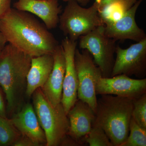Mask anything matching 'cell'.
<instances>
[{"instance_id":"cell-1","label":"cell","mask_w":146,"mask_h":146,"mask_svg":"<svg viewBox=\"0 0 146 146\" xmlns=\"http://www.w3.org/2000/svg\"><path fill=\"white\" fill-rule=\"evenodd\" d=\"M31 14L11 8L0 19V31L7 43L32 57L52 54L58 42Z\"/></svg>"},{"instance_id":"cell-2","label":"cell","mask_w":146,"mask_h":146,"mask_svg":"<svg viewBox=\"0 0 146 146\" xmlns=\"http://www.w3.org/2000/svg\"><path fill=\"white\" fill-rule=\"evenodd\" d=\"M31 58L9 43L0 53V87L5 94L9 115L18 112L24 104Z\"/></svg>"},{"instance_id":"cell-3","label":"cell","mask_w":146,"mask_h":146,"mask_svg":"<svg viewBox=\"0 0 146 146\" xmlns=\"http://www.w3.org/2000/svg\"><path fill=\"white\" fill-rule=\"evenodd\" d=\"M133 100L104 94L97 99L96 119L93 124L102 128L113 146H120L129 133Z\"/></svg>"},{"instance_id":"cell-4","label":"cell","mask_w":146,"mask_h":146,"mask_svg":"<svg viewBox=\"0 0 146 146\" xmlns=\"http://www.w3.org/2000/svg\"><path fill=\"white\" fill-rule=\"evenodd\" d=\"M32 96L35 111L44 132L46 146L60 145L70 128L69 119L62 104L56 106L52 104L40 88Z\"/></svg>"},{"instance_id":"cell-5","label":"cell","mask_w":146,"mask_h":146,"mask_svg":"<svg viewBox=\"0 0 146 146\" xmlns=\"http://www.w3.org/2000/svg\"><path fill=\"white\" fill-rule=\"evenodd\" d=\"M59 28L64 35L73 41L104 25L97 7L94 4L84 8L75 1H70L59 16Z\"/></svg>"},{"instance_id":"cell-6","label":"cell","mask_w":146,"mask_h":146,"mask_svg":"<svg viewBox=\"0 0 146 146\" xmlns=\"http://www.w3.org/2000/svg\"><path fill=\"white\" fill-rule=\"evenodd\" d=\"M79 46L87 50L101 71L102 77H111L115 61L116 42L104 33V25L79 38Z\"/></svg>"},{"instance_id":"cell-7","label":"cell","mask_w":146,"mask_h":146,"mask_svg":"<svg viewBox=\"0 0 146 146\" xmlns=\"http://www.w3.org/2000/svg\"><path fill=\"white\" fill-rule=\"evenodd\" d=\"M74 63L78 79V99L88 104L95 113L98 99L95 88L98 80L102 77L101 71L86 50L82 49L80 52L76 49Z\"/></svg>"},{"instance_id":"cell-8","label":"cell","mask_w":146,"mask_h":146,"mask_svg":"<svg viewBox=\"0 0 146 146\" xmlns=\"http://www.w3.org/2000/svg\"><path fill=\"white\" fill-rule=\"evenodd\" d=\"M115 54L111 77L123 74L128 76H134L138 79L145 78L146 38L126 49L117 45Z\"/></svg>"},{"instance_id":"cell-9","label":"cell","mask_w":146,"mask_h":146,"mask_svg":"<svg viewBox=\"0 0 146 146\" xmlns=\"http://www.w3.org/2000/svg\"><path fill=\"white\" fill-rule=\"evenodd\" d=\"M96 95H114L134 100L146 93V78L133 79L125 74L100 78L96 85Z\"/></svg>"},{"instance_id":"cell-10","label":"cell","mask_w":146,"mask_h":146,"mask_svg":"<svg viewBox=\"0 0 146 146\" xmlns=\"http://www.w3.org/2000/svg\"><path fill=\"white\" fill-rule=\"evenodd\" d=\"M143 1L138 0L117 20L105 21V34L116 41L129 39L137 42L146 38L145 31L139 27L135 19L136 12Z\"/></svg>"},{"instance_id":"cell-11","label":"cell","mask_w":146,"mask_h":146,"mask_svg":"<svg viewBox=\"0 0 146 146\" xmlns=\"http://www.w3.org/2000/svg\"><path fill=\"white\" fill-rule=\"evenodd\" d=\"M61 45L65 60V76L61 103L66 114H68L78 100V79L74 63L75 52L77 42L72 41L66 36L62 40Z\"/></svg>"},{"instance_id":"cell-12","label":"cell","mask_w":146,"mask_h":146,"mask_svg":"<svg viewBox=\"0 0 146 146\" xmlns=\"http://www.w3.org/2000/svg\"><path fill=\"white\" fill-rule=\"evenodd\" d=\"M9 120L21 135L29 138L37 146L46 145L44 132L31 104H24L18 112L11 115Z\"/></svg>"},{"instance_id":"cell-13","label":"cell","mask_w":146,"mask_h":146,"mask_svg":"<svg viewBox=\"0 0 146 146\" xmlns=\"http://www.w3.org/2000/svg\"><path fill=\"white\" fill-rule=\"evenodd\" d=\"M13 8L36 15L48 29L55 28L59 23L61 7L58 0H18Z\"/></svg>"},{"instance_id":"cell-14","label":"cell","mask_w":146,"mask_h":146,"mask_svg":"<svg viewBox=\"0 0 146 146\" xmlns=\"http://www.w3.org/2000/svg\"><path fill=\"white\" fill-rule=\"evenodd\" d=\"M52 71L41 89L47 99L53 105L61 103L65 70V60L63 48L59 45L52 54Z\"/></svg>"},{"instance_id":"cell-15","label":"cell","mask_w":146,"mask_h":146,"mask_svg":"<svg viewBox=\"0 0 146 146\" xmlns=\"http://www.w3.org/2000/svg\"><path fill=\"white\" fill-rule=\"evenodd\" d=\"M67 116L70 124L68 135L80 143L91 131L96 114L88 104L78 99Z\"/></svg>"},{"instance_id":"cell-16","label":"cell","mask_w":146,"mask_h":146,"mask_svg":"<svg viewBox=\"0 0 146 146\" xmlns=\"http://www.w3.org/2000/svg\"><path fill=\"white\" fill-rule=\"evenodd\" d=\"M53 65L52 54L32 57L31 65L27 76L26 96L30 98L36 89L44 84L52 71Z\"/></svg>"},{"instance_id":"cell-17","label":"cell","mask_w":146,"mask_h":146,"mask_svg":"<svg viewBox=\"0 0 146 146\" xmlns=\"http://www.w3.org/2000/svg\"><path fill=\"white\" fill-rule=\"evenodd\" d=\"M138 0H95L97 7L104 23L114 21L121 17Z\"/></svg>"},{"instance_id":"cell-18","label":"cell","mask_w":146,"mask_h":146,"mask_svg":"<svg viewBox=\"0 0 146 146\" xmlns=\"http://www.w3.org/2000/svg\"><path fill=\"white\" fill-rule=\"evenodd\" d=\"M120 146H146V129L138 125L131 118L128 136Z\"/></svg>"},{"instance_id":"cell-19","label":"cell","mask_w":146,"mask_h":146,"mask_svg":"<svg viewBox=\"0 0 146 146\" xmlns=\"http://www.w3.org/2000/svg\"><path fill=\"white\" fill-rule=\"evenodd\" d=\"M21 135L9 119L0 116V146H12Z\"/></svg>"},{"instance_id":"cell-20","label":"cell","mask_w":146,"mask_h":146,"mask_svg":"<svg viewBox=\"0 0 146 146\" xmlns=\"http://www.w3.org/2000/svg\"><path fill=\"white\" fill-rule=\"evenodd\" d=\"M85 141L90 146H113L104 131L99 126L92 125Z\"/></svg>"},{"instance_id":"cell-21","label":"cell","mask_w":146,"mask_h":146,"mask_svg":"<svg viewBox=\"0 0 146 146\" xmlns=\"http://www.w3.org/2000/svg\"><path fill=\"white\" fill-rule=\"evenodd\" d=\"M133 102L132 118L138 125L146 129V93Z\"/></svg>"},{"instance_id":"cell-22","label":"cell","mask_w":146,"mask_h":146,"mask_svg":"<svg viewBox=\"0 0 146 146\" xmlns=\"http://www.w3.org/2000/svg\"><path fill=\"white\" fill-rule=\"evenodd\" d=\"M13 146H37L36 144L26 136L21 135L13 144Z\"/></svg>"},{"instance_id":"cell-23","label":"cell","mask_w":146,"mask_h":146,"mask_svg":"<svg viewBox=\"0 0 146 146\" xmlns=\"http://www.w3.org/2000/svg\"><path fill=\"white\" fill-rule=\"evenodd\" d=\"M11 0H0V19L10 10Z\"/></svg>"},{"instance_id":"cell-24","label":"cell","mask_w":146,"mask_h":146,"mask_svg":"<svg viewBox=\"0 0 146 146\" xmlns=\"http://www.w3.org/2000/svg\"><path fill=\"white\" fill-rule=\"evenodd\" d=\"M7 113L6 108L2 94L0 90V116L4 117L7 118Z\"/></svg>"},{"instance_id":"cell-25","label":"cell","mask_w":146,"mask_h":146,"mask_svg":"<svg viewBox=\"0 0 146 146\" xmlns=\"http://www.w3.org/2000/svg\"><path fill=\"white\" fill-rule=\"evenodd\" d=\"M7 43L5 37L4 36L3 33L0 31V53L5 48Z\"/></svg>"},{"instance_id":"cell-26","label":"cell","mask_w":146,"mask_h":146,"mask_svg":"<svg viewBox=\"0 0 146 146\" xmlns=\"http://www.w3.org/2000/svg\"><path fill=\"white\" fill-rule=\"evenodd\" d=\"M63 1L65 2H68L70 1H75L77 2L79 4L84 6L87 5L90 1V0H63Z\"/></svg>"}]
</instances>
